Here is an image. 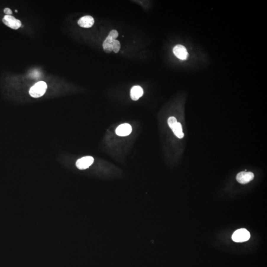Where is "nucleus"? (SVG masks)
I'll use <instances>...</instances> for the list:
<instances>
[{"mask_svg": "<svg viewBox=\"0 0 267 267\" xmlns=\"http://www.w3.org/2000/svg\"><path fill=\"white\" fill-rule=\"evenodd\" d=\"M47 88L48 86L45 82H38L30 88L29 93L33 98H38L44 95Z\"/></svg>", "mask_w": 267, "mask_h": 267, "instance_id": "1", "label": "nucleus"}, {"mask_svg": "<svg viewBox=\"0 0 267 267\" xmlns=\"http://www.w3.org/2000/svg\"><path fill=\"white\" fill-rule=\"evenodd\" d=\"M250 234L245 229H237L232 235V240L237 242H242L249 240Z\"/></svg>", "mask_w": 267, "mask_h": 267, "instance_id": "2", "label": "nucleus"}, {"mask_svg": "<svg viewBox=\"0 0 267 267\" xmlns=\"http://www.w3.org/2000/svg\"><path fill=\"white\" fill-rule=\"evenodd\" d=\"M2 20L6 25L14 30L18 29L22 25L20 20H17L12 15H5Z\"/></svg>", "mask_w": 267, "mask_h": 267, "instance_id": "3", "label": "nucleus"}, {"mask_svg": "<svg viewBox=\"0 0 267 267\" xmlns=\"http://www.w3.org/2000/svg\"><path fill=\"white\" fill-rule=\"evenodd\" d=\"M94 159L91 156H87L79 159L76 162V166L80 170L87 169L92 165Z\"/></svg>", "mask_w": 267, "mask_h": 267, "instance_id": "4", "label": "nucleus"}, {"mask_svg": "<svg viewBox=\"0 0 267 267\" xmlns=\"http://www.w3.org/2000/svg\"><path fill=\"white\" fill-rule=\"evenodd\" d=\"M254 174L251 172L242 171L239 173L237 176V181L242 184H246L254 179Z\"/></svg>", "mask_w": 267, "mask_h": 267, "instance_id": "5", "label": "nucleus"}, {"mask_svg": "<svg viewBox=\"0 0 267 267\" xmlns=\"http://www.w3.org/2000/svg\"><path fill=\"white\" fill-rule=\"evenodd\" d=\"M173 53L175 56L181 60H186L188 56V53L186 48L181 45H178L173 48Z\"/></svg>", "mask_w": 267, "mask_h": 267, "instance_id": "6", "label": "nucleus"}, {"mask_svg": "<svg viewBox=\"0 0 267 267\" xmlns=\"http://www.w3.org/2000/svg\"><path fill=\"white\" fill-rule=\"evenodd\" d=\"M132 131L131 126L130 124L125 123L119 126L116 129V134L118 136L121 137L128 136Z\"/></svg>", "mask_w": 267, "mask_h": 267, "instance_id": "7", "label": "nucleus"}, {"mask_svg": "<svg viewBox=\"0 0 267 267\" xmlns=\"http://www.w3.org/2000/svg\"><path fill=\"white\" fill-rule=\"evenodd\" d=\"M95 23V20L90 15H86L82 17L78 21V24L80 27L89 28L92 27Z\"/></svg>", "mask_w": 267, "mask_h": 267, "instance_id": "8", "label": "nucleus"}, {"mask_svg": "<svg viewBox=\"0 0 267 267\" xmlns=\"http://www.w3.org/2000/svg\"><path fill=\"white\" fill-rule=\"evenodd\" d=\"M143 89L140 86H135L132 88L130 91V96L132 100L137 101L143 95Z\"/></svg>", "mask_w": 267, "mask_h": 267, "instance_id": "9", "label": "nucleus"}, {"mask_svg": "<svg viewBox=\"0 0 267 267\" xmlns=\"http://www.w3.org/2000/svg\"><path fill=\"white\" fill-rule=\"evenodd\" d=\"M113 40L114 39H113L111 37L108 36L103 43V48L106 53H110L112 51V44Z\"/></svg>", "mask_w": 267, "mask_h": 267, "instance_id": "10", "label": "nucleus"}, {"mask_svg": "<svg viewBox=\"0 0 267 267\" xmlns=\"http://www.w3.org/2000/svg\"><path fill=\"white\" fill-rule=\"evenodd\" d=\"M174 134L179 139H182L184 137V134L183 132L182 125L180 123L177 122L172 129Z\"/></svg>", "mask_w": 267, "mask_h": 267, "instance_id": "11", "label": "nucleus"}, {"mask_svg": "<svg viewBox=\"0 0 267 267\" xmlns=\"http://www.w3.org/2000/svg\"><path fill=\"white\" fill-rule=\"evenodd\" d=\"M121 48V45L119 41L117 40H114L112 44V51L115 53H118L119 52Z\"/></svg>", "mask_w": 267, "mask_h": 267, "instance_id": "12", "label": "nucleus"}, {"mask_svg": "<svg viewBox=\"0 0 267 267\" xmlns=\"http://www.w3.org/2000/svg\"><path fill=\"white\" fill-rule=\"evenodd\" d=\"M177 122H177L176 118L174 117H173V116L169 117L168 118V125H169V127L171 129L176 124Z\"/></svg>", "mask_w": 267, "mask_h": 267, "instance_id": "13", "label": "nucleus"}, {"mask_svg": "<svg viewBox=\"0 0 267 267\" xmlns=\"http://www.w3.org/2000/svg\"><path fill=\"white\" fill-rule=\"evenodd\" d=\"M118 35H119V34H118L117 31L116 30H112L110 31V33H109L108 36L111 37L113 39L115 40L116 38H117Z\"/></svg>", "mask_w": 267, "mask_h": 267, "instance_id": "14", "label": "nucleus"}, {"mask_svg": "<svg viewBox=\"0 0 267 267\" xmlns=\"http://www.w3.org/2000/svg\"><path fill=\"white\" fill-rule=\"evenodd\" d=\"M4 12H5V14H6V15H11L12 14V11L9 8H5Z\"/></svg>", "mask_w": 267, "mask_h": 267, "instance_id": "15", "label": "nucleus"}, {"mask_svg": "<svg viewBox=\"0 0 267 267\" xmlns=\"http://www.w3.org/2000/svg\"><path fill=\"white\" fill-rule=\"evenodd\" d=\"M15 12H17V10H15Z\"/></svg>", "mask_w": 267, "mask_h": 267, "instance_id": "16", "label": "nucleus"}]
</instances>
